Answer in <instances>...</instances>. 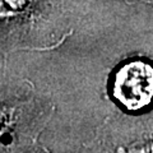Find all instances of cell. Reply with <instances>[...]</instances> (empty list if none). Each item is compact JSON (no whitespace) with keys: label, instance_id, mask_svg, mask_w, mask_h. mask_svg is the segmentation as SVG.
<instances>
[{"label":"cell","instance_id":"1","mask_svg":"<svg viewBox=\"0 0 153 153\" xmlns=\"http://www.w3.org/2000/svg\"><path fill=\"white\" fill-rule=\"evenodd\" d=\"M56 111L47 96L28 82L0 87V153H28Z\"/></svg>","mask_w":153,"mask_h":153},{"label":"cell","instance_id":"3","mask_svg":"<svg viewBox=\"0 0 153 153\" xmlns=\"http://www.w3.org/2000/svg\"><path fill=\"white\" fill-rule=\"evenodd\" d=\"M110 96L119 108L139 114L153 106V63L143 57L124 61L112 73Z\"/></svg>","mask_w":153,"mask_h":153},{"label":"cell","instance_id":"2","mask_svg":"<svg viewBox=\"0 0 153 153\" xmlns=\"http://www.w3.org/2000/svg\"><path fill=\"white\" fill-rule=\"evenodd\" d=\"M87 147L92 153H153V106L139 114L111 112Z\"/></svg>","mask_w":153,"mask_h":153},{"label":"cell","instance_id":"5","mask_svg":"<svg viewBox=\"0 0 153 153\" xmlns=\"http://www.w3.org/2000/svg\"><path fill=\"white\" fill-rule=\"evenodd\" d=\"M128 3H153V0H126Z\"/></svg>","mask_w":153,"mask_h":153},{"label":"cell","instance_id":"4","mask_svg":"<svg viewBox=\"0 0 153 153\" xmlns=\"http://www.w3.org/2000/svg\"><path fill=\"white\" fill-rule=\"evenodd\" d=\"M28 153H51V152H50L49 149H47V148H46L45 146H42L41 143L38 142L37 144H36L35 147H33L32 149H31L30 152H28Z\"/></svg>","mask_w":153,"mask_h":153}]
</instances>
